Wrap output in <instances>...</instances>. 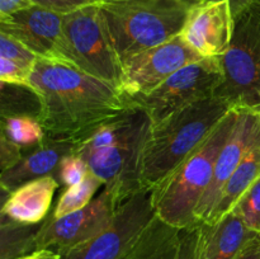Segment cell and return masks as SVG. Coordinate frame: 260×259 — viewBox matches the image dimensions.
<instances>
[{"label":"cell","instance_id":"obj_1","mask_svg":"<svg viewBox=\"0 0 260 259\" xmlns=\"http://www.w3.org/2000/svg\"><path fill=\"white\" fill-rule=\"evenodd\" d=\"M30 84L40 99L46 139L76 144L129 107L118 86L63 61L38 57Z\"/></svg>","mask_w":260,"mask_h":259},{"label":"cell","instance_id":"obj_2","mask_svg":"<svg viewBox=\"0 0 260 259\" xmlns=\"http://www.w3.org/2000/svg\"><path fill=\"white\" fill-rule=\"evenodd\" d=\"M150 127L146 112L129 102L123 113L95 127L73 150L85 160L90 173L102 180L119 206L144 189L140 160Z\"/></svg>","mask_w":260,"mask_h":259},{"label":"cell","instance_id":"obj_3","mask_svg":"<svg viewBox=\"0 0 260 259\" xmlns=\"http://www.w3.org/2000/svg\"><path fill=\"white\" fill-rule=\"evenodd\" d=\"M230 107L217 96L193 103L151 124L140 160L142 188H152L179 167L216 128Z\"/></svg>","mask_w":260,"mask_h":259},{"label":"cell","instance_id":"obj_4","mask_svg":"<svg viewBox=\"0 0 260 259\" xmlns=\"http://www.w3.org/2000/svg\"><path fill=\"white\" fill-rule=\"evenodd\" d=\"M239 111L230 109L212 134L160 184L152 188L157 217L178 229L197 225L196 210L208 189L217 157L234 128Z\"/></svg>","mask_w":260,"mask_h":259},{"label":"cell","instance_id":"obj_5","mask_svg":"<svg viewBox=\"0 0 260 259\" xmlns=\"http://www.w3.org/2000/svg\"><path fill=\"white\" fill-rule=\"evenodd\" d=\"M99 7L122 63L180 35L189 10L180 0H102Z\"/></svg>","mask_w":260,"mask_h":259},{"label":"cell","instance_id":"obj_6","mask_svg":"<svg viewBox=\"0 0 260 259\" xmlns=\"http://www.w3.org/2000/svg\"><path fill=\"white\" fill-rule=\"evenodd\" d=\"M220 62L222 80L215 96L235 111L260 113V0L235 18L233 41Z\"/></svg>","mask_w":260,"mask_h":259},{"label":"cell","instance_id":"obj_7","mask_svg":"<svg viewBox=\"0 0 260 259\" xmlns=\"http://www.w3.org/2000/svg\"><path fill=\"white\" fill-rule=\"evenodd\" d=\"M63 35L70 65L112 85L121 86L122 62L99 4L63 14Z\"/></svg>","mask_w":260,"mask_h":259},{"label":"cell","instance_id":"obj_8","mask_svg":"<svg viewBox=\"0 0 260 259\" xmlns=\"http://www.w3.org/2000/svg\"><path fill=\"white\" fill-rule=\"evenodd\" d=\"M221 80L220 57H205L178 70L150 93L127 98L144 109L155 124L190 104L215 96Z\"/></svg>","mask_w":260,"mask_h":259},{"label":"cell","instance_id":"obj_9","mask_svg":"<svg viewBox=\"0 0 260 259\" xmlns=\"http://www.w3.org/2000/svg\"><path fill=\"white\" fill-rule=\"evenodd\" d=\"M155 216L152 189L144 188L119 206L103 231L61 254V259H121Z\"/></svg>","mask_w":260,"mask_h":259},{"label":"cell","instance_id":"obj_10","mask_svg":"<svg viewBox=\"0 0 260 259\" xmlns=\"http://www.w3.org/2000/svg\"><path fill=\"white\" fill-rule=\"evenodd\" d=\"M180 35L145 50L122 63L121 90L126 96L144 95L184 66L202 60Z\"/></svg>","mask_w":260,"mask_h":259},{"label":"cell","instance_id":"obj_11","mask_svg":"<svg viewBox=\"0 0 260 259\" xmlns=\"http://www.w3.org/2000/svg\"><path fill=\"white\" fill-rule=\"evenodd\" d=\"M118 207L113 196L103 188L86 207L58 218L48 216L36 236V250L52 249L58 254L66 253L103 231Z\"/></svg>","mask_w":260,"mask_h":259},{"label":"cell","instance_id":"obj_12","mask_svg":"<svg viewBox=\"0 0 260 259\" xmlns=\"http://www.w3.org/2000/svg\"><path fill=\"white\" fill-rule=\"evenodd\" d=\"M0 32L14 37L37 57L68 62L63 14L32 5L9 17L0 18Z\"/></svg>","mask_w":260,"mask_h":259},{"label":"cell","instance_id":"obj_13","mask_svg":"<svg viewBox=\"0 0 260 259\" xmlns=\"http://www.w3.org/2000/svg\"><path fill=\"white\" fill-rule=\"evenodd\" d=\"M234 32L233 4L218 0L190 8L180 36L202 57H220L230 47Z\"/></svg>","mask_w":260,"mask_h":259},{"label":"cell","instance_id":"obj_14","mask_svg":"<svg viewBox=\"0 0 260 259\" xmlns=\"http://www.w3.org/2000/svg\"><path fill=\"white\" fill-rule=\"evenodd\" d=\"M260 135V113L249 111H239L234 128L223 145L217 161L211 184L196 210L197 225L206 222L210 217L213 207L217 203L223 185L233 175L238 165L249 151L251 145Z\"/></svg>","mask_w":260,"mask_h":259},{"label":"cell","instance_id":"obj_15","mask_svg":"<svg viewBox=\"0 0 260 259\" xmlns=\"http://www.w3.org/2000/svg\"><path fill=\"white\" fill-rule=\"evenodd\" d=\"M60 182L53 174L24 183L8 193L2 216L22 225H38L48 217L53 195Z\"/></svg>","mask_w":260,"mask_h":259},{"label":"cell","instance_id":"obj_16","mask_svg":"<svg viewBox=\"0 0 260 259\" xmlns=\"http://www.w3.org/2000/svg\"><path fill=\"white\" fill-rule=\"evenodd\" d=\"M75 142L69 140L46 139L38 146L28 150L13 168L2 172L0 184L4 193H10L24 183L56 172L61 159L73 152Z\"/></svg>","mask_w":260,"mask_h":259},{"label":"cell","instance_id":"obj_17","mask_svg":"<svg viewBox=\"0 0 260 259\" xmlns=\"http://www.w3.org/2000/svg\"><path fill=\"white\" fill-rule=\"evenodd\" d=\"M234 211L211 223H201V259H234L255 236Z\"/></svg>","mask_w":260,"mask_h":259},{"label":"cell","instance_id":"obj_18","mask_svg":"<svg viewBox=\"0 0 260 259\" xmlns=\"http://www.w3.org/2000/svg\"><path fill=\"white\" fill-rule=\"evenodd\" d=\"M180 231L155 216L121 259H177Z\"/></svg>","mask_w":260,"mask_h":259},{"label":"cell","instance_id":"obj_19","mask_svg":"<svg viewBox=\"0 0 260 259\" xmlns=\"http://www.w3.org/2000/svg\"><path fill=\"white\" fill-rule=\"evenodd\" d=\"M260 177V135L241 160L220 193L217 203L210 217L203 223L215 222L225 213L230 212L240 196Z\"/></svg>","mask_w":260,"mask_h":259},{"label":"cell","instance_id":"obj_20","mask_svg":"<svg viewBox=\"0 0 260 259\" xmlns=\"http://www.w3.org/2000/svg\"><path fill=\"white\" fill-rule=\"evenodd\" d=\"M38 225H22L2 216V241L0 259H15L36 250Z\"/></svg>","mask_w":260,"mask_h":259},{"label":"cell","instance_id":"obj_21","mask_svg":"<svg viewBox=\"0 0 260 259\" xmlns=\"http://www.w3.org/2000/svg\"><path fill=\"white\" fill-rule=\"evenodd\" d=\"M2 134L25 150L38 146L46 140V132L40 118L29 114L2 117Z\"/></svg>","mask_w":260,"mask_h":259},{"label":"cell","instance_id":"obj_22","mask_svg":"<svg viewBox=\"0 0 260 259\" xmlns=\"http://www.w3.org/2000/svg\"><path fill=\"white\" fill-rule=\"evenodd\" d=\"M102 185H103L102 180L93 173H89L83 182L66 188L65 192L58 198L57 205L51 216L58 218L86 207L95 198L94 196Z\"/></svg>","mask_w":260,"mask_h":259},{"label":"cell","instance_id":"obj_23","mask_svg":"<svg viewBox=\"0 0 260 259\" xmlns=\"http://www.w3.org/2000/svg\"><path fill=\"white\" fill-rule=\"evenodd\" d=\"M41 104L35 90L2 83V117L29 114L40 118Z\"/></svg>","mask_w":260,"mask_h":259},{"label":"cell","instance_id":"obj_24","mask_svg":"<svg viewBox=\"0 0 260 259\" xmlns=\"http://www.w3.org/2000/svg\"><path fill=\"white\" fill-rule=\"evenodd\" d=\"M230 211H234L250 230L260 235V177L240 196Z\"/></svg>","mask_w":260,"mask_h":259},{"label":"cell","instance_id":"obj_25","mask_svg":"<svg viewBox=\"0 0 260 259\" xmlns=\"http://www.w3.org/2000/svg\"><path fill=\"white\" fill-rule=\"evenodd\" d=\"M55 173V177L57 178L58 182L66 187H71L83 182L90 170L83 157L70 152L61 159Z\"/></svg>","mask_w":260,"mask_h":259},{"label":"cell","instance_id":"obj_26","mask_svg":"<svg viewBox=\"0 0 260 259\" xmlns=\"http://www.w3.org/2000/svg\"><path fill=\"white\" fill-rule=\"evenodd\" d=\"M0 57H5L25 68L33 69L37 56L10 35L0 32Z\"/></svg>","mask_w":260,"mask_h":259},{"label":"cell","instance_id":"obj_27","mask_svg":"<svg viewBox=\"0 0 260 259\" xmlns=\"http://www.w3.org/2000/svg\"><path fill=\"white\" fill-rule=\"evenodd\" d=\"M32 73L33 69L25 68L5 57H0V81L2 83L32 89V84H30Z\"/></svg>","mask_w":260,"mask_h":259},{"label":"cell","instance_id":"obj_28","mask_svg":"<svg viewBox=\"0 0 260 259\" xmlns=\"http://www.w3.org/2000/svg\"><path fill=\"white\" fill-rule=\"evenodd\" d=\"M177 259H201V225L182 229Z\"/></svg>","mask_w":260,"mask_h":259},{"label":"cell","instance_id":"obj_29","mask_svg":"<svg viewBox=\"0 0 260 259\" xmlns=\"http://www.w3.org/2000/svg\"><path fill=\"white\" fill-rule=\"evenodd\" d=\"M27 154L25 149L18 146L14 142L8 140L4 135H0V163H2V172L13 168Z\"/></svg>","mask_w":260,"mask_h":259},{"label":"cell","instance_id":"obj_30","mask_svg":"<svg viewBox=\"0 0 260 259\" xmlns=\"http://www.w3.org/2000/svg\"><path fill=\"white\" fill-rule=\"evenodd\" d=\"M101 2L102 0H33L35 5H40L60 14H68L88 5L99 4Z\"/></svg>","mask_w":260,"mask_h":259},{"label":"cell","instance_id":"obj_31","mask_svg":"<svg viewBox=\"0 0 260 259\" xmlns=\"http://www.w3.org/2000/svg\"><path fill=\"white\" fill-rule=\"evenodd\" d=\"M35 5L33 0H0V18L9 17Z\"/></svg>","mask_w":260,"mask_h":259},{"label":"cell","instance_id":"obj_32","mask_svg":"<svg viewBox=\"0 0 260 259\" xmlns=\"http://www.w3.org/2000/svg\"><path fill=\"white\" fill-rule=\"evenodd\" d=\"M234 259H260V235L251 239Z\"/></svg>","mask_w":260,"mask_h":259},{"label":"cell","instance_id":"obj_33","mask_svg":"<svg viewBox=\"0 0 260 259\" xmlns=\"http://www.w3.org/2000/svg\"><path fill=\"white\" fill-rule=\"evenodd\" d=\"M15 259H61V254L52 250V249H38V250Z\"/></svg>","mask_w":260,"mask_h":259}]
</instances>
